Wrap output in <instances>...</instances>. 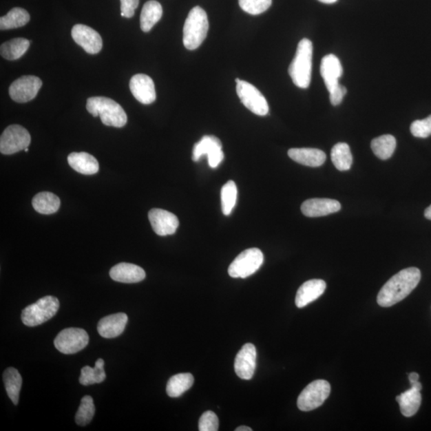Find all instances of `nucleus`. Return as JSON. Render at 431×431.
Masks as SVG:
<instances>
[{
	"label": "nucleus",
	"mask_w": 431,
	"mask_h": 431,
	"mask_svg": "<svg viewBox=\"0 0 431 431\" xmlns=\"http://www.w3.org/2000/svg\"><path fill=\"white\" fill-rule=\"evenodd\" d=\"M421 280V272L418 268H408L393 275L383 288L377 297L381 307L388 308L402 302L417 287Z\"/></svg>",
	"instance_id": "f257e3e1"
},
{
	"label": "nucleus",
	"mask_w": 431,
	"mask_h": 431,
	"mask_svg": "<svg viewBox=\"0 0 431 431\" xmlns=\"http://www.w3.org/2000/svg\"><path fill=\"white\" fill-rule=\"evenodd\" d=\"M313 43L303 39L297 46V53L290 64L288 74L295 86L306 89L309 87L312 78Z\"/></svg>",
	"instance_id": "f03ea898"
},
{
	"label": "nucleus",
	"mask_w": 431,
	"mask_h": 431,
	"mask_svg": "<svg viewBox=\"0 0 431 431\" xmlns=\"http://www.w3.org/2000/svg\"><path fill=\"white\" fill-rule=\"evenodd\" d=\"M87 109L94 117L99 116L105 126L121 128L127 123V115L120 105L106 97H92L87 100Z\"/></svg>",
	"instance_id": "7ed1b4c3"
},
{
	"label": "nucleus",
	"mask_w": 431,
	"mask_h": 431,
	"mask_svg": "<svg viewBox=\"0 0 431 431\" xmlns=\"http://www.w3.org/2000/svg\"><path fill=\"white\" fill-rule=\"evenodd\" d=\"M209 20L207 12L200 7L189 12L183 28V43L185 48L193 51L198 49L207 37Z\"/></svg>",
	"instance_id": "20e7f679"
},
{
	"label": "nucleus",
	"mask_w": 431,
	"mask_h": 431,
	"mask_svg": "<svg viewBox=\"0 0 431 431\" xmlns=\"http://www.w3.org/2000/svg\"><path fill=\"white\" fill-rule=\"evenodd\" d=\"M59 306L58 298L47 295L23 310L22 322L28 327H36L54 317L58 313Z\"/></svg>",
	"instance_id": "39448f33"
},
{
	"label": "nucleus",
	"mask_w": 431,
	"mask_h": 431,
	"mask_svg": "<svg viewBox=\"0 0 431 431\" xmlns=\"http://www.w3.org/2000/svg\"><path fill=\"white\" fill-rule=\"evenodd\" d=\"M263 262L264 254L259 249H249L238 255L228 272L233 278H247L257 272Z\"/></svg>",
	"instance_id": "423d86ee"
},
{
	"label": "nucleus",
	"mask_w": 431,
	"mask_h": 431,
	"mask_svg": "<svg viewBox=\"0 0 431 431\" xmlns=\"http://www.w3.org/2000/svg\"><path fill=\"white\" fill-rule=\"evenodd\" d=\"M330 393V386L328 381H313L299 395L297 407L302 412H310L320 407Z\"/></svg>",
	"instance_id": "0eeeda50"
},
{
	"label": "nucleus",
	"mask_w": 431,
	"mask_h": 431,
	"mask_svg": "<svg viewBox=\"0 0 431 431\" xmlns=\"http://www.w3.org/2000/svg\"><path fill=\"white\" fill-rule=\"evenodd\" d=\"M32 138L29 132L19 125H12L5 129L0 138V152L11 155L29 147Z\"/></svg>",
	"instance_id": "6e6552de"
},
{
	"label": "nucleus",
	"mask_w": 431,
	"mask_h": 431,
	"mask_svg": "<svg viewBox=\"0 0 431 431\" xmlns=\"http://www.w3.org/2000/svg\"><path fill=\"white\" fill-rule=\"evenodd\" d=\"M89 343V335L82 328H69L60 332L54 339L55 348L60 353L72 355L75 354L87 347Z\"/></svg>",
	"instance_id": "1a4fd4ad"
},
{
	"label": "nucleus",
	"mask_w": 431,
	"mask_h": 431,
	"mask_svg": "<svg viewBox=\"0 0 431 431\" xmlns=\"http://www.w3.org/2000/svg\"><path fill=\"white\" fill-rule=\"evenodd\" d=\"M235 89L240 102L250 112L259 116L269 114V107L266 98L253 85L242 80L237 84Z\"/></svg>",
	"instance_id": "9d476101"
},
{
	"label": "nucleus",
	"mask_w": 431,
	"mask_h": 431,
	"mask_svg": "<svg viewBox=\"0 0 431 431\" xmlns=\"http://www.w3.org/2000/svg\"><path fill=\"white\" fill-rule=\"evenodd\" d=\"M204 155L208 157L209 167L213 169L217 168L222 162L224 159L222 143L218 138L213 135H207L194 145L193 161L198 162Z\"/></svg>",
	"instance_id": "9b49d317"
},
{
	"label": "nucleus",
	"mask_w": 431,
	"mask_h": 431,
	"mask_svg": "<svg viewBox=\"0 0 431 431\" xmlns=\"http://www.w3.org/2000/svg\"><path fill=\"white\" fill-rule=\"evenodd\" d=\"M43 86L42 80L34 75H25L13 82L9 87L10 97L14 102L25 103L37 96Z\"/></svg>",
	"instance_id": "f8f14e48"
},
{
	"label": "nucleus",
	"mask_w": 431,
	"mask_h": 431,
	"mask_svg": "<svg viewBox=\"0 0 431 431\" xmlns=\"http://www.w3.org/2000/svg\"><path fill=\"white\" fill-rule=\"evenodd\" d=\"M72 36L74 42L87 53L95 54L101 52L103 44L101 36L87 25H75L72 28Z\"/></svg>",
	"instance_id": "ddd939ff"
},
{
	"label": "nucleus",
	"mask_w": 431,
	"mask_h": 431,
	"mask_svg": "<svg viewBox=\"0 0 431 431\" xmlns=\"http://www.w3.org/2000/svg\"><path fill=\"white\" fill-rule=\"evenodd\" d=\"M148 217L155 233L162 237L174 234L179 227L177 216L165 209H152Z\"/></svg>",
	"instance_id": "4468645a"
},
{
	"label": "nucleus",
	"mask_w": 431,
	"mask_h": 431,
	"mask_svg": "<svg viewBox=\"0 0 431 431\" xmlns=\"http://www.w3.org/2000/svg\"><path fill=\"white\" fill-rule=\"evenodd\" d=\"M257 365V350L253 344H244L235 357L234 369L240 379L249 380L253 377Z\"/></svg>",
	"instance_id": "2eb2a0df"
},
{
	"label": "nucleus",
	"mask_w": 431,
	"mask_h": 431,
	"mask_svg": "<svg viewBox=\"0 0 431 431\" xmlns=\"http://www.w3.org/2000/svg\"><path fill=\"white\" fill-rule=\"evenodd\" d=\"M129 89L134 97L144 105L151 104L156 100L154 83L153 79L147 74L134 75L130 79Z\"/></svg>",
	"instance_id": "dca6fc26"
},
{
	"label": "nucleus",
	"mask_w": 431,
	"mask_h": 431,
	"mask_svg": "<svg viewBox=\"0 0 431 431\" xmlns=\"http://www.w3.org/2000/svg\"><path fill=\"white\" fill-rule=\"evenodd\" d=\"M341 204L333 199L313 198L305 200L302 205V211L306 217L319 218L337 213Z\"/></svg>",
	"instance_id": "f3484780"
},
{
	"label": "nucleus",
	"mask_w": 431,
	"mask_h": 431,
	"mask_svg": "<svg viewBox=\"0 0 431 431\" xmlns=\"http://www.w3.org/2000/svg\"><path fill=\"white\" fill-rule=\"evenodd\" d=\"M320 74L329 92L339 85V79L342 76L343 67L339 59L330 54L323 58L320 65Z\"/></svg>",
	"instance_id": "a211bd4d"
},
{
	"label": "nucleus",
	"mask_w": 431,
	"mask_h": 431,
	"mask_svg": "<svg viewBox=\"0 0 431 431\" xmlns=\"http://www.w3.org/2000/svg\"><path fill=\"white\" fill-rule=\"evenodd\" d=\"M412 388L396 397V401L399 404L401 413L405 417H412L418 412L421 403H422V384L418 382L410 383Z\"/></svg>",
	"instance_id": "6ab92c4d"
},
{
	"label": "nucleus",
	"mask_w": 431,
	"mask_h": 431,
	"mask_svg": "<svg viewBox=\"0 0 431 431\" xmlns=\"http://www.w3.org/2000/svg\"><path fill=\"white\" fill-rule=\"evenodd\" d=\"M326 287H327V284L323 280H308L298 289L297 295H295V305L299 308L306 307L310 303L322 297L325 292Z\"/></svg>",
	"instance_id": "aec40b11"
},
{
	"label": "nucleus",
	"mask_w": 431,
	"mask_h": 431,
	"mask_svg": "<svg viewBox=\"0 0 431 431\" xmlns=\"http://www.w3.org/2000/svg\"><path fill=\"white\" fill-rule=\"evenodd\" d=\"M127 322V314L120 313L109 315L100 319L98 324V332L103 338H116L123 334Z\"/></svg>",
	"instance_id": "412c9836"
},
{
	"label": "nucleus",
	"mask_w": 431,
	"mask_h": 431,
	"mask_svg": "<svg viewBox=\"0 0 431 431\" xmlns=\"http://www.w3.org/2000/svg\"><path fill=\"white\" fill-rule=\"evenodd\" d=\"M109 275L114 282L134 284L143 282L145 278V272L136 264L120 263L110 269Z\"/></svg>",
	"instance_id": "4be33fe9"
},
{
	"label": "nucleus",
	"mask_w": 431,
	"mask_h": 431,
	"mask_svg": "<svg viewBox=\"0 0 431 431\" xmlns=\"http://www.w3.org/2000/svg\"><path fill=\"white\" fill-rule=\"evenodd\" d=\"M288 157L295 162L310 167H319L325 162L326 154L322 150L313 148L290 149Z\"/></svg>",
	"instance_id": "5701e85b"
},
{
	"label": "nucleus",
	"mask_w": 431,
	"mask_h": 431,
	"mask_svg": "<svg viewBox=\"0 0 431 431\" xmlns=\"http://www.w3.org/2000/svg\"><path fill=\"white\" fill-rule=\"evenodd\" d=\"M67 161L75 171L84 175H93L99 170V164L97 159L86 152L72 153L67 158Z\"/></svg>",
	"instance_id": "b1692460"
},
{
	"label": "nucleus",
	"mask_w": 431,
	"mask_h": 431,
	"mask_svg": "<svg viewBox=\"0 0 431 431\" xmlns=\"http://www.w3.org/2000/svg\"><path fill=\"white\" fill-rule=\"evenodd\" d=\"M163 14V9L161 3L155 0H150L144 4L142 10L141 17H140V25L144 32H149L161 19Z\"/></svg>",
	"instance_id": "393cba45"
},
{
	"label": "nucleus",
	"mask_w": 431,
	"mask_h": 431,
	"mask_svg": "<svg viewBox=\"0 0 431 431\" xmlns=\"http://www.w3.org/2000/svg\"><path fill=\"white\" fill-rule=\"evenodd\" d=\"M3 379L8 397L14 405H18L19 393L23 384L21 375L19 374V370L16 368H9L5 370Z\"/></svg>",
	"instance_id": "a878e982"
},
{
	"label": "nucleus",
	"mask_w": 431,
	"mask_h": 431,
	"mask_svg": "<svg viewBox=\"0 0 431 431\" xmlns=\"http://www.w3.org/2000/svg\"><path fill=\"white\" fill-rule=\"evenodd\" d=\"M60 199L50 192L39 193L34 197L32 205L39 213L50 215L56 213L60 207Z\"/></svg>",
	"instance_id": "bb28decb"
},
{
	"label": "nucleus",
	"mask_w": 431,
	"mask_h": 431,
	"mask_svg": "<svg viewBox=\"0 0 431 431\" xmlns=\"http://www.w3.org/2000/svg\"><path fill=\"white\" fill-rule=\"evenodd\" d=\"M194 383L193 375L190 373H180L174 375L168 381L167 392L169 397L178 398L192 388Z\"/></svg>",
	"instance_id": "cd10ccee"
},
{
	"label": "nucleus",
	"mask_w": 431,
	"mask_h": 431,
	"mask_svg": "<svg viewBox=\"0 0 431 431\" xmlns=\"http://www.w3.org/2000/svg\"><path fill=\"white\" fill-rule=\"evenodd\" d=\"M330 158L335 167L339 171H347L352 167L353 158L347 143L335 144L330 152Z\"/></svg>",
	"instance_id": "c85d7f7f"
},
{
	"label": "nucleus",
	"mask_w": 431,
	"mask_h": 431,
	"mask_svg": "<svg viewBox=\"0 0 431 431\" xmlns=\"http://www.w3.org/2000/svg\"><path fill=\"white\" fill-rule=\"evenodd\" d=\"M29 47V40L24 38L13 39L1 45L0 53L5 59L13 61L21 58L28 52Z\"/></svg>",
	"instance_id": "c756f323"
},
{
	"label": "nucleus",
	"mask_w": 431,
	"mask_h": 431,
	"mask_svg": "<svg viewBox=\"0 0 431 431\" xmlns=\"http://www.w3.org/2000/svg\"><path fill=\"white\" fill-rule=\"evenodd\" d=\"M370 147L375 156L381 160H388L392 158L396 149V139L393 135H382L372 140Z\"/></svg>",
	"instance_id": "7c9ffc66"
},
{
	"label": "nucleus",
	"mask_w": 431,
	"mask_h": 431,
	"mask_svg": "<svg viewBox=\"0 0 431 431\" xmlns=\"http://www.w3.org/2000/svg\"><path fill=\"white\" fill-rule=\"evenodd\" d=\"M30 19L31 17L26 10L14 8L6 16L0 18V29L10 30L22 28L29 23Z\"/></svg>",
	"instance_id": "2f4dec72"
},
{
	"label": "nucleus",
	"mask_w": 431,
	"mask_h": 431,
	"mask_svg": "<svg viewBox=\"0 0 431 431\" xmlns=\"http://www.w3.org/2000/svg\"><path fill=\"white\" fill-rule=\"evenodd\" d=\"M220 199H222V208L224 215L231 214L235 207L238 198V188L233 180H229L224 185L220 192Z\"/></svg>",
	"instance_id": "473e14b6"
},
{
	"label": "nucleus",
	"mask_w": 431,
	"mask_h": 431,
	"mask_svg": "<svg viewBox=\"0 0 431 431\" xmlns=\"http://www.w3.org/2000/svg\"><path fill=\"white\" fill-rule=\"evenodd\" d=\"M95 407L92 396L86 395L81 400L76 415H75V422L78 425L84 427L88 425L94 418Z\"/></svg>",
	"instance_id": "72a5a7b5"
},
{
	"label": "nucleus",
	"mask_w": 431,
	"mask_h": 431,
	"mask_svg": "<svg viewBox=\"0 0 431 431\" xmlns=\"http://www.w3.org/2000/svg\"><path fill=\"white\" fill-rule=\"evenodd\" d=\"M272 2L273 0H239V5L244 12L257 16L266 12Z\"/></svg>",
	"instance_id": "f704fd0d"
},
{
	"label": "nucleus",
	"mask_w": 431,
	"mask_h": 431,
	"mask_svg": "<svg viewBox=\"0 0 431 431\" xmlns=\"http://www.w3.org/2000/svg\"><path fill=\"white\" fill-rule=\"evenodd\" d=\"M410 132L413 136L427 138L431 135V115L423 120H416L410 125Z\"/></svg>",
	"instance_id": "c9c22d12"
},
{
	"label": "nucleus",
	"mask_w": 431,
	"mask_h": 431,
	"mask_svg": "<svg viewBox=\"0 0 431 431\" xmlns=\"http://www.w3.org/2000/svg\"><path fill=\"white\" fill-rule=\"evenodd\" d=\"M198 428L200 431H218L219 428V419L217 414L208 410L200 416Z\"/></svg>",
	"instance_id": "e433bc0d"
},
{
	"label": "nucleus",
	"mask_w": 431,
	"mask_h": 431,
	"mask_svg": "<svg viewBox=\"0 0 431 431\" xmlns=\"http://www.w3.org/2000/svg\"><path fill=\"white\" fill-rule=\"evenodd\" d=\"M79 382L83 386H89L97 383L96 374L94 368L86 366L81 370V375L79 377Z\"/></svg>",
	"instance_id": "4c0bfd02"
},
{
	"label": "nucleus",
	"mask_w": 431,
	"mask_h": 431,
	"mask_svg": "<svg viewBox=\"0 0 431 431\" xmlns=\"http://www.w3.org/2000/svg\"><path fill=\"white\" fill-rule=\"evenodd\" d=\"M121 1V16L126 18H132L135 10L138 7L139 0H120Z\"/></svg>",
	"instance_id": "58836bf2"
},
{
	"label": "nucleus",
	"mask_w": 431,
	"mask_h": 431,
	"mask_svg": "<svg viewBox=\"0 0 431 431\" xmlns=\"http://www.w3.org/2000/svg\"><path fill=\"white\" fill-rule=\"evenodd\" d=\"M329 94L330 103L333 106H338V105L342 103L346 94H347V88L339 84L338 87L333 90Z\"/></svg>",
	"instance_id": "ea45409f"
},
{
	"label": "nucleus",
	"mask_w": 431,
	"mask_h": 431,
	"mask_svg": "<svg viewBox=\"0 0 431 431\" xmlns=\"http://www.w3.org/2000/svg\"><path fill=\"white\" fill-rule=\"evenodd\" d=\"M104 360L103 359H98L95 363L94 370L96 374L97 383H103L107 378L106 372L104 370Z\"/></svg>",
	"instance_id": "a19ab883"
},
{
	"label": "nucleus",
	"mask_w": 431,
	"mask_h": 431,
	"mask_svg": "<svg viewBox=\"0 0 431 431\" xmlns=\"http://www.w3.org/2000/svg\"><path fill=\"white\" fill-rule=\"evenodd\" d=\"M419 379V375L418 373L412 372L409 374V381L410 383L418 382Z\"/></svg>",
	"instance_id": "79ce46f5"
},
{
	"label": "nucleus",
	"mask_w": 431,
	"mask_h": 431,
	"mask_svg": "<svg viewBox=\"0 0 431 431\" xmlns=\"http://www.w3.org/2000/svg\"><path fill=\"white\" fill-rule=\"evenodd\" d=\"M425 218L431 220V204L427 209H425L424 212Z\"/></svg>",
	"instance_id": "37998d69"
},
{
	"label": "nucleus",
	"mask_w": 431,
	"mask_h": 431,
	"mask_svg": "<svg viewBox=\"0 0 431 431\" xmlns=\"http://www.w3.org/2000/svg\"><path fill=\"white\" fill-rule=\"evenodd\" d=\"M235 430V431H253V429L249 427H246V425H242V427H239Z\"/></svg>",
	"instance_id": "c03bdc74"
},
{
	"label": "nucleus",
	"mask_w": 431,
	"mask_h": 431,
	"mask_svg": "<svg viewBox=\"0 0 431 431\" xmlns=\"http://www.w3.org/2000/svg\"><path fill=\"white\" fill-rule=\"evenodd\" d=\"M319 1L323 3L332 4L337 2L338 0H319Z\"/></svg>",
	"instance_id": "a18cd8bd"
},
{
	"label": "nucleus",
	"mask_w": 431,
	"mask_h": 431,
	"mask_svg": "<svg viewBox=\"0 0 431 431\" xmlns=\"http://www.w3.org/2000/svg\"><path fill=\"white\" fill-rule=\"evenodd\" d=\"M240 81H242V80L239 79V78H235V83H239Z\"/></svg>",
	"instance_id": "49530a36"
},
{
	"label": "nucleus",
	"mask_w": 431,
	"mask_h": 431,
	"mask_svg": "<svg viewBox=\"0 0 431 431\" xmlns=\"http://www.w3.org/2000/svg\"><path fill=\"white\" fill-rule=\"evenodd\" d=\"M24 151H25V152H28V148L25 149H24Z\"/></svg>",
	"instance_id": "de8ad7c7"
}]
</instances>
